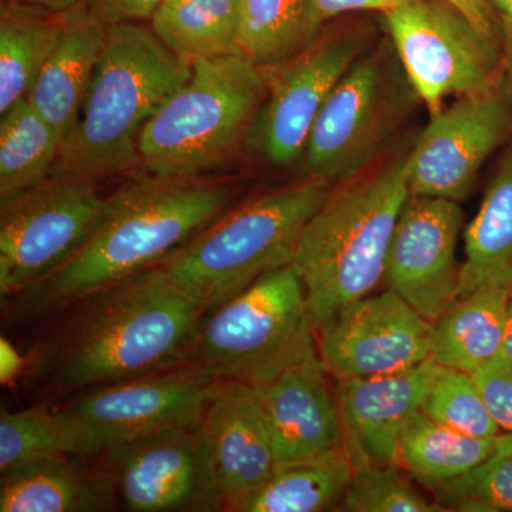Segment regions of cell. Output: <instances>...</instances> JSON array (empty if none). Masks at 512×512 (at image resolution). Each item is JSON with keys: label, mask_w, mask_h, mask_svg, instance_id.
I'll use <instances>...</instances> for the list:
<instances>
[{"label": "cell", "mask_w": 512, "mask_h": 512, "mask_svg": "<svg viewBox=\"0 0 512 512\" xmlns=\"http://www.w3.org/2000/svg\"><path fill=\"white\" fill-rule=\"evenodd\" d=\"M237 194L231 181L141 178L114 192L92 237L45 281L15 296L26 315L82 301L128 276L163 264L200 234Z\"/></svg>", "instance_id": "obj_1"}, {"label": "cell", "mask_w": 512, "mask_h": 512, "mask_svg": "<svg viewBox=\"0 0 512 512\" xmlns=\"http://www.w3.org/2000/svg\"><path fill=\"white\" fill-rule=\"evenodd\" d=\"M74 305L76 312L52 356L53 382L60 392L90 390L191 363L202 312L161 265Z\"/></svg>", "instance_id": "obj_2"}, {"label": "cell", "mask_w": 512, "mask_h": 512, "mask_svg": "<svg viewBox=\"0 0 512 512\" xmlns=\"http://www.w3.org/2000/svg\"><path fill=\"white\" fill-rule=\"evenodd\" d=\"M191 72L192 63L171 52L153 30L138 23L111 26L52 177L96 183L137 167L141 131Z\"/></svg>", "instance_id": "obj_3"}, {"label": "cell", "mask_w": 512, "mask_h": 512, "mask_svg": "<svg viewBox=\"0 0 512 512\" xmlns=\"http://www.w3.org/2000/svg\"><path fill=\"white\" fill-rule=\"evenodd\" d=\"M409 195L407 154L360 183L330 192L306 224L292 266L316 330L384 282L394 228Z\"/></svg>", "instance_id": "obj_4"}, {"label": "cell", "mask_w": 512, "mask_h": 512, "mask_svg": "<svg viewBox=\"0 0 512 512\" xmlns=\"http://www.w3.org/2000/svg\"><path fill=\"white\" fill-rule=\"evenodd\" d=\"M332 185L302 183L265 192L222 212L161 265L202 315L268 272L292 265L299 238Z\"/></svg>", "instance_id": "obj_5"}, {"label": "cell", "mask_w": 512, "mask_h": 512, "mask_svg": "<svg viewBox=\"0 0 512 512\" xmlns=\"http://www.w3.org/2000/svg\"><path fill=\"white\" fill-rule=\"evenodd\" d=\"M268 89L248 57L192 62L191 76L138 138L140 164L158 177H200L222 167L254 133Z\"/></svg>", "instance_id": "obj_6"}, {"label": "cell", "mask_w": 512, "mask_h": 512, "mask_svg": "<svg viewBox=\"0 0 512 512\" xmlns=\"http://www.w3.org/2000/svg\"><path fill=\"white\" fill-rule=\"evenodd\" d=\"M318 350L301 278L275 269L204 313L191 363L217 379L258 387Z\"/></svg>", "instance_id": "obj_7"}, {"label": "cell", "mask_w": 512, "mask_h": 512, "mask_svg": "<svg viewBox=\"0 0 512 512\" xmlns=\"http://www.w3.org/2000/svg\"><path fill=\"white\" fill-rule=\"evenodd\" d=\"M392 60L386 49L359 57L336 84L302 154L305 178L349 180L389 143L416 94Z\"/></svg>", "instance_id": "obj_8"}, {"label": "cell", "mask_w": 512, "mask_h": 512, "mask_svg": "<svg viewBox=\"0 0 512 512\" xmlns=\"http://www.w3.org/2000/svg\"><path fill=\"white\" fill-rule=\"evenodd\" d=\"M397 60L430 116L451 94L484 92L504 79L503 46L444 0H410L384 15Z\"/></svg>", "instance_id": "obj_9"}, {"label": "cell", "mask_w": 512, "mask_h": 512, "mask_svg": "<svg viewBox=\"0 0 512 512\" xmlns=\"http://www.w3.org/2000/svg\"><path fill=\"white\" fill-rule=\"evenodd\" d=\"M92 181L50 177L0 204V293L15 298L45 281L92 237L106 212Z\"/></svg>", "instance_id": "obj_10"}, {"label": "cell", "mask_w": 512, "mask_h": 512, "mask_svg": "<svg viewBox=\"0 0 512 512\" xmlns=\"http://www.w3.org/2000/svg\"><path fill=\"white\" fill-rule=\"evenodd\" d=\"M217 377L195 363L87 390L67 413L97 454L160 433L201 423Z\"/></svg>", "instance_id": "obj_11"}, {"label": "cell", "mask_w": 512, "mask_h": 512, "mask_svg": "<svg viewBox=\"0 0 512 512\" xmlns=\"http://www.w3.org/2000/svg\"><path fill=\"white\" fill-rule=\"evenodd\" d=\"M106 470L128 511L222 510L202 424L160 431L104 451Z\"/></svg>", "instance_id": "obj_12"}, {"label": "cell", "mask_w": 512, "mask_h": 512, "mask_svg": "<svg viewBox=\"0 0 512 512\" xmlns=\"http://www.w3.org/2000/svg\"><path fill=\"white\" fill-rule=\"evenodd\" d=\"M430 117L409 153L410 194L466 200L485 160L510 133L512 93L503 79Z\"/></svg>", "instance_id": "obj_13"}, {"label": "cell", "mask_w": 512, "mask_h": 512, "mask_svg": "<svg viewBox=\"0 0 512 512\" xmlns=\"http://www.w3.org/2000/svg\"><path fill=\"white\" fill-rule=\"evenodd\" d=\"M363 47L360 37H318L302 52L262 67L268 97L252 134L269 164L285 168L302 157L320 110Z\"/></svg>", "instance_id": "obj_14"}, {"label": "cell", "mask_w": 512, "mask_h": 512, "mask_svg": "<svg viewBox=\"0 0 512 512\" xmlns=\"http://www.w3.org/2000/svg\"><path fill=\"white\" fill-rule=\"evenodd\" d=\"M431 328L399 293L369 295L316 330L319 355L335 382L392 375L430 359Z\"/></svg>", "instance_id": "obj_15"}, {"label": "cell", "mask_w": 512, "mask_h": 512, "mask_svg": "<svg viewBox=\"0 0 512 512\" xmlns=\"http://www.w3.org/2000/svg\"><path fill=\"white\" fill-rule=\"evenodd\" d=\"M461 229L458 202L412 194L394 228L384 282L431 323L457 301Z\"/></svg>", "instance_id": "obj_16"}, {"label": "cell", "mask_w": 512, "mask_h": 512, "mask_svg": "<svg viewBox=\"0 0 512 512\" xmlns=\"http://www.w3.org/2000/svg\"><path fill=\"white\" fill-rule=\"evenodd\" d=\"M222 510L244 512L278 470L261 400L251 384L218 379L201 419Z\"/></svg>", "instance_id": "obj_17"}, {"label": "cell", "mask_w": 512, "mask_h": 512, "mask_svg": "<svg viewBox=\"0 0 512 512\" xmlns=\"http://www.w3.org/2000/svg\"><path fill=\"white\" fill-rule=\"evenodd\" d=\"M319 349L255 387L279 467L346 447L336 387ZM278 467V468H279Z\"/></svg>", "instance_id": "obj_18"}, {"label": "cell", "mask_w": 512, "mask_h": 512, "mask_svg": "<svg viewBox=\"0 0 512 512\" xmlns=\"http://www.w3.org/2000/svg\"><path fill=\"white\" fill-rule=\"evenodd\" d=\"M440 366L429 359L392 375L336 382L345 443L355 467L399 466L400 437L424 399Z\"/></svg>", "instance_id": "obj_19"}, {"label": "cell", "mask_w": 512, "mask_h": 512, "mask_svg": "<svg viewBox=\"0 0 512 512\" xmlns=\"http://www.w3.org/2000/svg\"><path fill=\"white\" fill-rule=\"evenodd\" d=\"M107 30L87 12L83 0L64 12L59 39L30 90V104L62 134L63 141L82 110Z\"/></svg>", "instance_id": "obj_20"}, {"label": "cell", "mask_w": 512, "mask_h": 512, "mask_svg": "<svg viewBox=\"0 0 512 512\" xmlns=\"http://www.w3.org/2000/svg\"><path fill=\"white\" fill-rule=\"evenodd\" d=\"M74 456L45 458L2 474V512H93L116 505V485L107 470L93 471Z\"/></svg>", "instance_id": "obj_21"}, {"label": "cell", "mask_w": 512, "mask_h": 512, "mask_svg": "<svg viewBox=\"0 0 512 512\" xmlns=\"http://www.w3.org/2000/svg\"><path fill=\"white\" fill-rule=\"evenodd\" d=\"M511 298L504 289L480 288L451 303L433 322L430 359L474 373L500 357Z\"/></svg>", "instance_id": "obj_22"}, {"label": "cell", "mask_w": 512, "mask_h": 512, "mask_svg": "<svg viewBox=\"0 0 512 512\" xmlns=\"http://www.w3.org/2000/svg\"><path fill=\"white\" fill-rule=\"evenodd\" d=\"M458 298L480 288L512 296V146L498 161L476 218L464 231Z\"/></svg>", "instance_id": "obj_23"}, {"label": "cell", "mask_w": 512, "mask_h": 512, "mask_svg": "<svg viewBox=\"0 0 512 512\" xmlns=\"http://www.w3.org/2000/svg\"><path fill=\"white\" fill-rule=\"evenodd\" d=\"M63 13L50 12L22 0H9L3 5L0 16V114L28 99L40 70L59 39Z\"/></svg>", "instance_id": "obj_24"}, {"label": "cell", "mask_w": 512, "mask_h": 512, "mask_svg": "<svg viewBox=\"0 0 512 512\" xmlns=\"http://www.w3.org/2000/svg\"><path fill=\"white\" fill-rule=\"evenodd\" d=\"M495 439L468 436L437 423L423 412L414 414L399 443V466L414 483L433 493L483 463Z\"/></svg>", "instance_id": "obj_25"}, {"label": "cell", "mask_w": 512, "mask_h": 512, "mask_svg": "<svg viewBox=\"0 0 512 512\" xmlns=\"http://www.w3.org/2000/svg\"><path fill=\"white\" fill-rule=\"evenodd\" d=\"M0 116V204H5L52 177L63 137L28 99Z\"/></svg>", "instance_id": "obj_26"}, {"label": "cell", "mask_w": 512, "mask_h": 512, "mask_svg": "<svg viewBox=\"0 0 512 512\" xmlns=\"http://www.w3.org/2000/svg\"><path fill=\"white\" fill-rule=\"evenodd\" d=\"M150 22L187 62L239 53V0H163Z\"/></svg>", "instance_id": "obj_27"}, {"label": "cell", "mask_w": 512, "mask_h": 512, "mask_svg": "<svg viewBox=\"0 0 512 512\" xmlns=\"http://www.w3.org/2000/svg\"><path fill=\"white\" fill-rule=\"evenodd\" d=\"M355 464L348 448L285 464L244 512H319L338 508Z\"/></svg>", "instance_id": "obj_28"}, {"label": "cell", "mask_w": 512, "mask_h": 512, "mask_svg": "<svg viewBox=\"0 0 512 512\" xmlns=\"http://www.w3.org/2000/svg\"><path fill=\"white\" fill-rule=\"evenodd\" d=\"M320 28L309 0H239V55L258 66L302 52Z\"/></svg>", "instance_id": "obj_29"}, {"label": "cell", "mask_w": 512, "mask_h": 512, "mask_svg": "<svg viewBox=\"0 0 512 512\" xmlns=\"http://www.w3.org/2000/svg\"><path fill=\"white\" fill-rule=\"evenodd\" d=\"M96 456L79 424L66 409L30 407L0 416V473L45 458Z\"/></svg>", "instance_id": "obj_30"}, {"label": "cell", "mask_w": 512, "mask_h": 512, "mask_svg": "<svg viewBox=\"0 0 512 512\" xmlns=\"http://www.w3.org/2000/svg\"><path fill=\"white\" fill-rule=\"evenodd\" d=\"M431 498L444 511L512 512V433L498 434L483 463L434 490Z\"/></svg>", "instance_id": "obj_31"}, {"label": "cell", "mask_w": 512, "mask_h": 512, "mask_svg": "<svg viewBox=\"0 0 512 512\" xmlns=\"http://www.w3.org/2000/svg\"><path fill=\"white\" fill-rule=\"evenodd\" d=\"M421 412L437 423L468 436L493 439L501 434L473 373L463 370L440 366Z\"/></svg>", "instance_id": "obj_32"}, {"label": "cell", "mask_w": 512, "mask_h": 512, "mask_svg": "<svg viewBox=\"0 0 512 512\" xmlns=\"http://www.w3.org/2000/svg\"><path fill=\"white\" fill-rule=\"evenodd\" d=\"M413 478L396 464L355 467L339 511L348 512H444L433 498L414 487Z\"/></svg>", "instance_id": "obj_33"}, {"label": "cell", "mask_w": 512, "mask_h": 512, "mask_svg": "<svg viewBox=\"0 0 512 512\" xmlns=\"http://www.w3.org/2000/svg\"><path fill=\"white\" fill-rule=\"evenodd\" d=\"M473 376L501 433H512V362L497 357Z\"/></svg>", "instance_id": "obj_34"}, {"label": "cell", "mask_w": 512, "mask_h": 512, "mask_svg": "<svg viewBox=\"0 0 512 512\" xmlns=\"http://www.w3.org/2000/svg\"><path fill=\"white\" fill-rule=\"evenodd\" d=\"M87 12L107 28L153 19L163 0H83Z\"/></svg>", "instance_id": "obj_35"}, {"label": "cell", "mask_w": 512, "mask_h": 512, "mask_svg": "<svg viewBox=\"0 0 512 512\" xmlns=\"http://www.w3.org/2000/svg\"><path fill=\"white\" fill-rule=\"evenodd\" d=\"M320 25L352 12H382L383 15L406 5L410 0H309Z\"/></svg>", "instance_id": "obj_36"}, {"label": "cell", "mask_w": 512, "mask_h": 512, "mask_svg": "<svg viewBox=\"0 0 512 512\" xmlns=\"http://www.w3.org/2000/svg\"><path fill=\"white\" fill-rule=\"evenodd\" d=\"M444 2L450 3L451 6L460 10L488 39L503 46L497 16L487 0H444Z\"/></svg>", "instance_id": "obj_37"}, {"label": "cell", "mask_w": 512, "mask_h": 512, "mask_svg": "<svg viewBox=\"0 0 512 512\" xmlns=\"http://www.w3.org/2000/svg\"><path fill=\"white\" fill-rule=\"evenodd\" d=\"M497 16L503 42L504 80L512 93V0H487Z\"/></svg>", "instance_id": "obj_38"}, {"label": "cell", "mask_w": 512, "mask_h": 512, "mask_svg": "<svg viewBox=\"0 0 512 512\" xmlns=\"http://www.w3.org/2000/svg\"><path fill=\"white\" fill-rule=\"evenodd\" d=\"M0 346H2V349H0V352H2V382L6 383L18 376L22 360H20L18 352L5 338H2Z\"/></svg>", "instance_id": "obj_39"}, {"label": "cell", "mask_w": 512, "mask_h": 512, "mask_svg": "<svg viewBox=\"0 0 512 512\" xmlns=\"http://www.w3.org/2000/svg\"><path fill=\"white\" fill-rule=\"evenodd\" d=\"M22 2L39 6V8L50 10V12L63 13L79 5L82 0H22Z\"/></svg>", "instance_id": "obj_40"}, {"label": "cell", "mask_w": 512, "mask_h": 512, "mask_svg": "<svg viewBox=\"0 0 512 512\" xmlns=\"http://www.w3.org/2000/svg\"><path fill=\"white\" fill-rule=\"evenodd\" d=\"M501 357L512 362V298L510 308H508L507 328H505V338Z\"/></svg>", "instance_id": "obj_41"}]
</instances>
